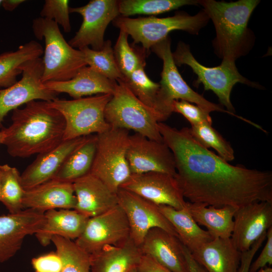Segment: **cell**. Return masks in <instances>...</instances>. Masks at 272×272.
I'll list each match as a JSON object with an SVG mask.
<instances>
[{
	"mask_svg": "<svg viewBox=\"0 0 272 272\" xmlns=\"http://www.w3.org/2000/svg\"><path fill=\"white\" fill-rule=\"evenodd\" d=\"M126 158L131 174L158 172L175 176L176 173L174 156L167 145L138 133L129 135Z\"/></svg>",
	"mask_w": 272,
	"mask_h": 272,
	"instance_id": "cell-15",
	"label": "cell"
},
{
	"mask_svg": "<svg viewBox=\"0 0 272 272\" xmlns=\"http://www.w3.org/2000/svg\"><path fill=\"white\" fill-rule=\"evenodd\" d=\"M44 85L54 92L66 93L76 99L94 94H113L117 82L106 78L87 65L69 80L48 82Z\"/></svg>",
	"mask_w": 272,
	"mask_h": 272,
	"instance_id": "cell-23",
	"label": "cell"
},
{
	"mask_svg": "<svg viewBox=\"0 0 272 272\" xmlns=\"http://www.w3.org/2000/svg\"><path fill=\"white\" fill-rule=\"evenodd\" d=\"M128 35L124 31L120 32L113 48L117 65L123 76L128 77L140 65L145 61V51L143 48L136 49L128 42Z\"/></svg>",
	"mask_w": 272,
	"mask_h": 272,
	"instance_id": "cell-36",
	"label": "cell"
},
{
	"mask_svg": "<svg viewBox=\"0 0 272 272\" xmlns=\"http://www.w3.org/2000/svg\"><path fill=\"white\" fill-rule=\"evenodd\" d=\"M80 50L84 54L87 65L100 74L116 82L124 79L116 63L110 40L105 41L103 47L99 50H95L89 47Z\"/></svg>",
	"mask_w": 272,
	"mask_h": 272,
	"instance_id": "cell-34",
	"label": "cell"
},
{
	"mask_svg": "<svg viewBox=\"0 0 272 272\" xmlns=\"http://www.w3.org/2000/svg\"><path fill=\"white\" fill-rule=\"evenodd\" d=\"M77 198L73 182L51 179L25 190L24 209L43 213L52 209H75Z\"/></svg>",
	"mask_w": 272,
	"mask_h": 272,
	"instance_id": "cell-21",
	"label": "cell"
},
{
	"mask_svg": "<svg viewBox=\"0 0 272 272\" xmlns=\"http://www.w3.org/2000/svg\"><path fill=\"white\" fill-rule=\"evenodd\" d=\"M151 49L163 60L157 105V112L161 122L167 119L173 112V102L179 99L194 103L210 113L213 111L225 112L241 119V116L209 101L187 85L179 73L173 60L171 39L169 36L154 45Z\"/></svg>",
	"mask_w": 272,
	"mask_h": 272,
	"instance_id": "cell-5",
	"label": "cell"
},
{
	"mask_svg": "<svg viewBox=\"0 0 272 272\" xmlns=\"http://www.w3.org/2000/svg\"><path fill=\"white\" fill-rule=\"evenodd\" d=\"M44 222V213L31 209L0 216V263L13 257L21 249L25 238L35 234Z\"/></svg>",
	"mask_w": 272,
	"mask_h": 272,
	"instance_id": "cell-18",
	"label": "cell"
},
{
	"mask_svg": "<svg viewBox=\"0 0 272 272\" xmlns=\"http://www.w3.org/2000/svg\"><path fill=\"white\" fill-rule=\"evenodd\" d=\"M198 0H122L118 1L120 16L157 15L186 5H198Z\"/></svg>",
	"mask_w": 272,
	"mask_h": 272,
	"instance_id": "cell-31",
	"label": "cell"
},
{
	"mask_svg": "<svg viewBox=\"0 0 272 272\" xmlns=\"http://www.w3.org/2000/svg\"><path fill=\"white\" fill-rule=\"evenodd\" d=\"M159 208L173 227L181 243L191 253L214 239L198 225L186 206L181 210L165 205H160Z\"/></svg>",
	"mask_w": 272,
	"mask_h": 272,
	"instance_id": "cell-28",
	"label": "cell"
},
{
	"mask_svg": "<svg viewBox=\"0 0 272 272\" xmlns=\"http://www.w3.org/2000/svg\"><path fill=\"white\" fill-rule=\"evenodd\" d=\"M145 65L146 63L140 65L122 81L143 104L155 111L158 115L157 105L160 85L152 81L148 77L145 71Z\"/></svg>",
	"mask_w": 272,
	"mask_h": 272,
	"instance_id": "cell-35",
	"label": "cell"
},
{
	"mask_svg": "<svg viewBox=\"0 0 272 272\" xmlns=\"http://www.w3.org/2000/svg\"><path fill=\"white\" fill-rule=\"evenodd\" d=\"M69 4L67 0H46L40 12V16L54 21L63 28L65 32H70L71 25Z\"/></svg>",
	"mask_w": 272,
	"mask_h": 272,
	"instance_id": "cell-38",
	"label": "cell"
},
{
	"mask_svg": "<svg viewBox=\"0 0 272 272\" xmlns=\"http://www.w3.org/2000/svg\"><path fill=\"white\" fill-rule=\"evenodd\" d=\"M12 124L3 127V145L13 157L44 153L63 141L65 120L48 102L32 101L13 111Z\"/></svg>",
	"mask_w": 272,
	"mask_h": 272,
	"instance_id": "cell-2",
	"label": "cell"
},
{
	"mask_svg": "<svg viewBox=\"0 0 272 272\" xmlns=\"http://www.w3.org/2000/svg\"><path fill=\"white\" fill-rule=\"evenodd\" d=\"M209 20L202 9L194 16L178 12L173 16L160 18L152 16L134 19L119 15L113 23L115 27L130 35L134 44L140 43L145 50L149 51L172 31L183 30L191 34H198Z\"/></svg>",
	"mask_w": 272,
	"mask_h": 272,
	"instance_id": "cell-6",
	"label": "cell"
},
{
	"mask_svg": "<svg viewBox=\"0 0 272 272\" xmlns=\"http://www.w3.org/2000/svg\"><path fill=\"white\" fill-rule=\"evenodd\" d=\"M77 204L74 210L91 218L118 205L117 193L90 173L73 182Z\"/></svg>",
	"mask_w": 272,
	"mask_h": 272,
	"instance_id": "cell-22",
	"label": "cell"
},
{
	"mask_svg": "<svg viewBox=\"0 0 272 272\" xmlns=\"http://www.w3.org/2000/svg\"><path fill=\"white\" fill-rule=\"evenodd\" d=\"M140 247L143 254L172 272H189L183 244L177 237L161 228L151 229Z\"/></svg>",
	"mask_w": 272,
	"mask_h": 272,
	"instance_id": "cell-19",
	"label": "cell"
},
{
	"mask_svg": "<svg viewBox=\"0 0 272 272\" xmlns=\"http://www.w3.org/2000/svg\"><path fill=\"white\" fill-rule=\"evenodd\" d=\"M186 207L193 220L205 226L214 239L231 237L234 216L237 208L231 206L216 208L189 201L186 202Z\"/></svg>",
	"mask_w": 272,
	"mask_h": 272,
	"instance_id": "cell-27",
	"label": "cell"
},
{
	"mask_svg": "<svg viewBox=\"0 0 272 272\" xmlns=\"http://www.w3.org/2000/svg\"><path fill=\"white\" fill-rule=\"evenodd\" d=\"M266 234L262 235L247 251L241 252L240 263L237 272H249L254 256L266 239Z\"/></svg>",
	"mask_w": 272,
	"mask_h": 272,
	"instance_id": "cell-42",
	"label": "cell"
},
{
	"mask_svg": "<svg viewBox=\"0 0 272 272\" xmlns=\"http://www.w3.org/2000/svg\"><path fill=\"white\" fill-rule=\"evenodd\" d=\"M271 227L272 202H252L237 209L230 238L239 251L244 252Z\"/></svg>",
	"mask_w": 272,
	"mask_h": 272,
	"instance_id": "cell-17",
	"label": "cell"
},
{
	"mask_svg": "<svg viewBox=\"0 0 272 272\" xmlns=\"http://www.w3.org/2000/svg\"><path fill=\"white\" fill-rule=\"evenodd\" d=\"M0 201L10 214L18 213L24 210L23 199L25 189L22 185L21 175L15 167L8 164L0 165Z\"/></svg>",
	"mask_w": 272,
	"mask_h": 272,
	"instance_id": "cell-32",
	"label": "cell"
},
{
	"mask_svg": "<svg viewBox=\"0 0 272 272\" xmlns=\"http://www.w3.org/2000/svg\"><path fill=\"white\" fill-rule=\"evenodd\" d=\"M5 139V134L3 130L2 129L0 131V145L3 144Z\"/></svg>",
	"mask_w": 272,
	"mask_h": 272,
	"instance_id": "cell-47",
	"label": "cell"
},
{
	"mask_svg": "<svg viewBox=\"0 0 272 272\" xmlns=\"http://www.w3.org/2000/svg\"><path fill=\"white\" fill-rule=\"evenodd\" d=\"M129 272H137L136 268H133L132 270H131Z\"/></svg>",
	"mask_w": 272,
	"mask_h": 272,
	"instance_id": "cell-48",
	"label": "cell"
},
{
	"mask_svg": "<svg viewBox=\"0 0 272 272\" xmlns=\"http://www.w3.org/2000/svg\"><path fill=\"white\" fill-rule=\"evenodd\" d=\"M130 237L127 217L118 205L110 210L90 218L76 244L90 255L105 247L119 245Z\"/></svg>",
	"mask_w": 272,
	"mask_h": 272,
	"instance_id": "cell-11",
	"label": "cell"
},
{
	"mask_svg": "<svg viewBox=\"0 0 272 272\" xmlns=\"http://www.w3.org/2000/svg\"><path fill=\"white\" fill-rule=\"evenodd\" d=\"M190 130L193 137L204 148H213L218 153V156L227 162L234 159V151L230 144L211 124L203 123L192 125Z\"/></svg>",
	"mask_w": 272,
	"mask_h": 272,
	"instance_id": "cell-37",
	"label": "cell"
},
{
	"mask_svg": "<svg viewBox=\"0 0 272 272\" xmlns=\"http://www.w3.org/2000/svg\"><path fill=\"white\" fill-rule=\"evenodd\" d=\"M87 137L63 141L51 150L38 154L21 175L23 188L28 190L53 179L67 157Z\"/></svg>",
	"mask_w": 272,
	"mask_h": 272,
	"instance_id": "cell-20",
	"label": "cell"
},
{
	"mask_svg": "<svg viewBox=\"0 0 272 272\" xmlns=\"http://www.w3.org/2000/svg\"><path fill=\"white\" fill-rule=\"evenodd\" d=\"M176 66L186 64L190 66L197 76L195 84H202L205 90L212 91L218 97L220 103L231 113L235 112L231 103L232 89L237 83H242L252 87L259 88L258 84L251 82L238 72L235 62L222 61L215 67L204 66L198 62L192 54L188 45L179 42L172 53Z\"/></svg>",
	"mask_w": 272,
	"mask_h": 272,
	"instance_id": "cell-10",
	"label": "cell"
},
{
	"mask_svg": "<svg viewBox=\"0 0 272 272\" xmlns=\"http://www.w3.org/2000/svg\"><path fill=\"white\" fill-rule=\"evenodd\" d=\"M97 148V135H88L85 141L67 157L53 179L73 182L89 173Z\"/></svg>",
	"mask_w": 272,
	"mask_h": 272,
	"instance_id": "cell-29",
	"label": "cell"
},
{
	"mask_svg": "<svg viewBox=\"0 0 272 272\" xmlns=\"http://www.w3.org/2000/svg\"><path fill=\"white\" fill-rule=\"evenodd\" d=\"M112 94H98L79 99L56 98L48 102L65 120L63 141L103 132L110 128L104 117L105 107Z\"/></svg>",
	"mask_w": 272,
	"mask_h": 272,
	"instance_id": "cell-9",
	"label": "cell"
},
{
	"mask_svg": "<svg viewBox=\"0 0 272 272\" xmlns=\"http://www.w3.org/2000/svg\"><path fill=\"white\" fill-rule=\"evenodd\" d=\"M117 85L104 111L105 120L111 127L132 130L150 139L163 142L159 131L157 114L143 104L123 82Z\"/></svg>",
	"mask_w": 272,
	"mask_h": 272,
	"instance_id": "cell-7",
	"label": "cell"
},
{
	"mask_svg": "<svg viewBox=\"0 0 272 272\" xmlns=\"http://www.w3.org/2000/svg\"><path fill=\"white\" fill-rule=\"evenodd\" d=\"M31 263L35 272H60L62 261L56 252H51L32 259Z\"/></svg>",
	"mask_w": 272,
	"mask_h": 272,
	"instance_id": "cell-40",
	"label": "cell"
},
{
	"mask_svg": "<svg viewBox=\"0 0 272 272\" xmlns=\"http://www.w3.org/2000/svg\"><path fill=\"white\" fill-rule=\"evenodd\" d=\"M118 1L91 0L85 6L70 8V13L80 14L83 22L69 44L79 49L90 46L93 50H100L104 44V33L108 25L120 15Z\"/></svg>",
	"mask_w": 272,
	"mask_h": 272,
	"instance_id": "cell-13",
	"label": "cell"
},
{
	"mask_svg": "<svg viewBox=\"0 0 272 272\" xmlns=\"http://www.w3.org/2000/svg\"><path fill=\"white\" fill-rule=\"evenodd\" d=\"M142 255L140 247L130 237L119 245L90 255V272H129L137 267Z\"/></svg>",
	"mask_w": 272,
	"mask_h": 272,
	"instance_id": "cell-25",
	"label": "cell"
},
{
	"mask_svg": "<svg viewBox=\"0 0 272 272\" xmlns=\"http://www.w3.org/2000/svg\"><path fill=\"white\" fill-rule=\"evenodd\" d=\"M116 193L118 205L125 214L129 223L130 237L139 247L147 232L153 228H161L178 237L171 224L159 210V206L121 188Z\"/></svg>",
	"mask_w": 272,
	"mask_h": 272,
	"instance_id": "cell-14",
	"label": "cell"
},
{
	"mask_svg": "<svg viewBox=\"0 0 272 272\" xmlns=\"http://www.w3.org/2000/svg\"><path fill=\"white\" fill-rule=\"evenodd\" d=\"M51 242L62 261L60 272H90V255L80 248L75 241L54 236Z\"/></svg>",
	"mask_w": 272,
	"mask_h": 272,
	"instance_id": "cell-33",
	"label": "cell"
},
{
	"mask_svg": "<svg viewBox=\"0 0 272 272\" xmlns=\"http://www.w3.org/2000/svg\"><path fill=\"white\" fill-rule=\"evenodd\" d=\"M24 2V0H3L1 5L5 10L13 11Z\"/></svg>",
	"mask_w": 272,
	"mask_h": 272,
	"instance_id": "cell-45",
	"label": "cell"
},
{
	"mask_svg": "<svg viewBox=\"0 0 272 272\" xmlns=\"http://www.w3.org/2000/svg\"><path fill=\"white\" fill-rule=\"evenodd\" d=\"M256 272H272V268L269 266H265L259 269Z\"/></svg>",
	"mask_w": 272,
	"mask_h": 272,
	"instance_id": "cell-46",
	"label": "cell"
},
{
	"mask_svg": "<svg viewBox=\"0 0 272 272\" xmlns=\"http://www.w3.org/2000/svg\"><path fill=\"white\" fill-rule=\"evenodd\" d=\"M266 242L257 259L251 262L249 272H256L267 264H272V227L266 232Z\"/></svg>",
	"mask_w": 272,
	"mask_h": 272,
	"instance_id": "cell-41",
	"label": "cell"
},
{
	"mask_svg": "<svg viewBox=\"0 0 272 272\" xmlns=\"http://www.w3.org/2000/svg\"><path fill=\"white\" fill-rule=\"evenodd\" d=\"M22 77L11 86L0 90V127L8 113L20 106L37 100L49 102L57 93L47 89L42 82L43 71L40 57L28 60L21 66Z\"/></svg>",
	"mask_w": 272,
	"mask_h": 272,
	"instance_id": "cell-12",
	"label": "cell"
},
{
	"mask_svg": "<svg viewBox=\"0 0 272 272\" xmlns=\"http://www.w3.org/2000/svg\"><path fill=\"white\" fill-rule=\"evenodd\" d=\"M183 250L189 272H207L205 268L193 258L190 252L184 245Z\"/></svg>",
	"mask_w": 272,
	"mask_h": 272,
	"instance_id": "cell-44",
	"label": "cell"
},
{
	"mask_svg": "<svg viewBox=\"0 0 272 272\" xmlns=\"http://www.w3.org/2000/svg\"><path fill=\"white\" fill-rule=\"evenodd\" d=\"M137 272H172L149 256L143 254L136 267Z\"/></svg>",
	"mask_w": 272,
	"mask_h": 272,
	"instance_id": "cell-43",
	"label": "cell"
},
{
	"mask_svg": "<svg viewBox=\"0 0 272 272\" xmlns=\"http://www.w3.org/2000/svg\"><path fill=\"white\" fill-rule=\"evenodd\" d=\"M1 169H0V188H1Z\"/></svg>",
	"mask_w": 272,
	"mask_h": 272,
	"instance_id": "cell-49",
	"label": "cell"
},
{
	"mask_svg": "<svg viewBox=\"0 0 272 272\" xmlns=\"http://www.w3.org/2000/svg\"><path fill=\"white\" fill-rule=\"evenodd\" d=\"M259 2L198 1V5L202 6L214 25L216 37L213 45L222 61L235 62L250 50L252 38L247 25L252 13Z\"/></svg>",
	"mask_w": 272,
	"mask_h": 272,
	"instance_id": "cell-3",
	"label": "cell"
},
{
	"mask_svg": "<svg viewBox=\"0 0 272 272\" xmlns=\"http://www.w3.org/2000/svg\"><path fill=\"white\" fill-rule=\"evenodd\" d=\"M32 29L37 39H44L45 41L42 58L43 83L69 80L87 65L82 51L73 48L65 41L54 21L37 18L33 21Z\"/></svg>",
	"mask_w": 272,
	"mask_h": 272,
	"instance_id": "cell-4",
	"label": "cell"
},
{
	"mask_svg": "<svg viewBox=\"0 0 272 272\" xmlns=\"http://www.w3.org/2000/svg\"><path fill=\"white\" fill-rule=\"evenodd\" d=\"M120 188L155 203L177 210L185 207L186 202L175 176L162 172L131 174Z\"/></svg>",
	"mask_w": 272,
	"mask_h": 272,
	"instance_id": "cell-16",
	"label": "cell"
},
{
	"mask_svg": "<svg viewBox=\"0 0 272 272\" xmlns=\"http://www.w3.org/2000/svg\"><path fill=\"white\" fill-rule=\"evenodd\" d=\"M163 142L172 152L175 178L190 202L238 208L259 201L272 202V173L233 165L202 146L190 128L158 124Z\"/></svg>",
	"mask_w": 272,
	"mask_h": 272,
	"instance_id": "cell-1",
	"label": "cell"
},
{
	"mask_svg": "<svg viewBox=\"0 0 272 272\" xmlns=\"http://www.w3.org/2000/svg\"><path fill=\"white\" fill-rule=\"evenodd\" d=\"M2 1L3 0H0V6L2 5Z\"/></svg>",
	"mask_w": 272,
	"mask_h": 272,
	"instance_id": "cell-50",
	"label": "cell"
},
{
	"mask_svg": "<svg viewBox=\"0 0 272 272\" xmlns=\"http://www.w3.org/2000/svg\"><path fill=\"white\" fill-rule=\"evenodd\" d=\"M43 49L38 42L31 40L19 47L15 51L0 54V87L8 88L15 83L22 74L21 66L25 62L40 57Z\"/></svg>",
	"mask_w": 272,
	"mask_h": 272,
	"instance_id": "cell-30",
	"label": "cell"
},
{
	"mask_svg": "<svg viewBox=\"0 0 272 272\" xmlns=\"http://www.w3.org/2000/svg\"><path fill=\"white\" fill-rule=\"evenodd\" d=\"M191 254L207 272H237L241 252L230 238H217L203 244Z\"/></svg>",
	"mask_w": 272,
	"mask_h": 272,
	"instance_id": "cell-26",
	"label": "cell"
},
{
	"mask_svg": "<svg viewBox=\"0 0 272 272\" xmlns=\"http://www.w3.org/2000/svg\"><path fill=\"white\" fill-rule=\"evenodd\" d=\"M173 112L182 115L190 123L191 126L203 123H212L210 112L185 100L174 101Z\"/></svg>",
	"mask_w": 272,
	"mask_h": 272,
	"instance_id": "cell-39",
	"label": "cell"
},
{
	"mask_svg": "<svg viewBox=\"0 0 272 272\" xmlns=\"http://www.w3.org/2000/svg\"><path fill=\"white\" fill-rule=\"evenodd\" d=\"M45 222L35 235L41 245L47 246L54 236L76 240L90 218L74 209H52L44 213Z\"/></svg>",
	"mask_w": 272,
	"mask_h": 272,
	"instance_id": "cell-24",
	"label": "cell"
},
{
	"mask_svg": "<svg viewBox=\"0 0 272 272\" xmlns=\"http://www.w3.org/2000/svg\"><path fill=\"white\" fill-rule=\"evenodd\" d=\"M96 135V151L90 173L116 193L131 175L126 158L129 130L110 127Z\"/></svg>",
	"mask_w": 272,
	"mask_h": 272,
	"instance_id": "cell-8",
	"label": "cell"
}]
</instances>
